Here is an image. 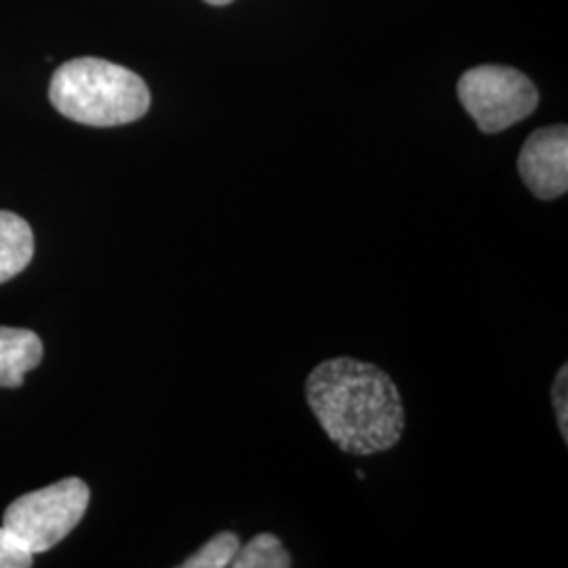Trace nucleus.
<instances>
[{"label": "nucleus", "mask_w": 568, "mask_h": 568, "mask_svg": "<svg viewBox=\"0 0 568 568\" xmlns=\"http://www.w3.org/2000/svg\"><path fill=\"white\" fill-rule=\"evenodd\" d=\"M305 398L335 447L377 455L396 447L406 426L405 405L392 377L356 358H331L305 382Z\"/></svg>", "instance_id": "nucleus-1"}, {"label": "nucleus", "mask_w": 568, "mask_h": 568, "mask_svg": "<svg viewBox=\"0 0 568 568\" xmlns=\"http://www.w3.org/2000/svg\"><path fill=\"white\" fill-rule=\"evenodd\" d=\"M49 100L70 121L87 126H119L140 121L150 108L148 84L135 72L98 58L60 65Z\"/></svg>", "instance_id": "nucleus-2"}, {"label": "nucleus", "mask_w": 568, "mask_h": 568, "mask_svg": "<svg viewBox=\"0 0 568 568\" xmlns=\"http://www.w3.org/2000/svg\"><path fill=\"white\" fill-rule=\"evenodd\" d=\"M91 493L81 478H65L51 487L32 490L16 499L2 518L34 556L61 544L84 516Z\"/></svg>", "instance_id": "nucleus-3"}, {"label": "nucleus", "mask_w": 568, "mask_h": 568, "mask_svg": "<svg viewBox=\"0 0 568 568\" xmlns=\"http://www.w3.org/2000/svg\"><path fill=\"white\" fill-rule=\"evenodd\" d=\"M459 102L483 133H501L525 121L539 105V91L523 72L506 65H478L457 84Z\"/></svg>", "instance_id": "nucleus-4"}, {"label": "nucleus", "mask_w": 568, "mask_h": 568, "mask_svg": "<svg viewBox=\"0 0 568 568\" xmlns=\"http://www.w3.org/2000/svg\"><path fill=\"white\" fill-rule=\"evenodd\" d=\"M518 171L528 190L541 199L554 201L568 190V129L554 124L535 131L523 145Z\"/></svg>", "instance_id": "nucleus-5"}, {"label": "nucleus", "mask_w": 568, "mask_h": 568, "mask_svg": "<svg viewBox=\"0 0 568 568\" xmlns=\"http://www.w3.org/2000/svg\"><path fill=\"white\" fill-rule=\"evenodd\" d=\"M41 361L42 342L34 331L0 326V387H20Z\"/></svg>", "instance_id": "nucleus-6"}, {"label": "nucleus", "mask_w": 568, "mask_h": 568, "mask_svg": "<svg viewBox=\"0 0 568 568\" xmlns=\"http://www.w3.org/2000/svg\"><path fill=\"white\" fill-rule=\"evenodd\" d=\"M34 257L32 227L20 215L0 211V284L16 278Z\"/></svg>", "instance_id": "nucleus-7"}, {"label": "nucleus", "mask_w": 568, "mask_h": 568, "mask_svg": "<svg viewBox=\"0 0 568 568\" xmlns=\"http://www.w3.org/2000/svg\"><path fill=\"white\" fill-rule=\"evenodd\" d=\"M232 567L288 568L293 567V560L276 535L262 532L253 537L248 544H244V548L239 549L236 558L232 560Z\"/></svg>", "instance_id": "nucleus-8"}, {"label": "nucleus", "mask_w": 568, "mask_h": 568, "mask_svg": "<svg viewBox=\"0 0 568 568\" xmlns=\"http://www.w3.org/2000/svg\"><path fill=\"white\" fill-rule=\"evenodd\" d=\"M241 549V539L236 532L224 530L220 535H215L213 539H209L203 548L196 554H192L182 568H225L232 567V560L236 558Z\"/></svg>", "instance_id": "nucleus-9"}, {"label": "nucleus", "mask_w": 568, "mask_h": 568, "mask_svg": "<svg viewBox=\"0 0 568 568\" xmlns=\"http://www.w3.org/2000/svg\"><path fill=\"white\" fill-rule=\"evenodd\" d=\"M32 565L34 554L9 528L0 527V568H28Z\"/></svg>", "instance_id": "nucleus-10"}, {"label": "nucleus", "mask_w": 568, "mask_h": 568, "mask_svg": "<svg viewBox=\"0 0 568 568\" xmlns=\"http://www.w3.org/2000/svg\"><path fill=\"white\" fill-rule=\"evenodd\" d=\"M551 400H554V408H556V419H558V429L568 440V368L567 365L562 366L556 375L554 382V392H551Z\"/></svg>", "instance_id": "nucleus-11"}, {"label": "nucleus", "mask_w": 568, "mask_h": 568, "mask_svg": "<svg viewBox=\"0 0 568 568\" xmlns=\"http://www.w3.org/2000/svg\"><path fill=\"white\" fill-rule=\"evenodd\" d=\"M204 2H209V4H215V7H224V4H230L232 0H204Z\"/></svg>", "instance_id": "nucleus-12"}]
</instances>
